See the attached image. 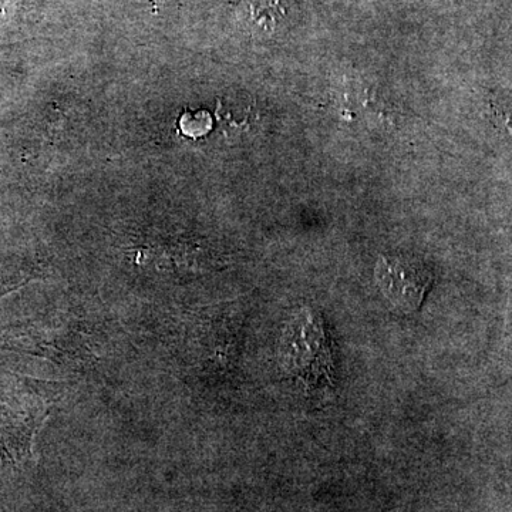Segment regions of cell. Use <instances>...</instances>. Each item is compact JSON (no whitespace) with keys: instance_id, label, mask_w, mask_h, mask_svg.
I'll return each mask as SVG.
<instances>
[{"instance_id":"obj_1","label":"cell","mask_w":512,"mask_h":512,"mask_svg":"<svg viewBox=\"0 0 512 512\" xmlns=\"http://www.w3.org/2000/svg\"><path fill=\"white\" fill-rule=\"evenodd\" d=\"M28 387L0 382V456L13 464L28 460L47 413L46 400Z\"/></svg>"},{"instance_id":"obj_2","label":"cell","mask_w":512,"mask_h":512,"mask_svg":"<svg viewBox=\"0 0 512 512\" xmlns=\"http://www.w3.org/2000/svg\"><path fill=\"white\" fill-rule=\"evenodd\" d=\"M281 357L285 369L303 380L306 386H315L322 380L330 382L332 350L322 320L309 312L295 318L284 333Z\"/></svg>"},{"instance_id":"obj_3","label":"cell","mask_w":512,"mask_h":512,"mask_svg":"<svg viewBox=\"0 0 512 512\" xmlns=\"http://www.w3.org/2000/svg\"><path fill=\"white\" fill-rule=\"evenodd\" d=\"M377 286L403 312L420 308L433 281V274L419 259L410 256H380L375 268Z\"/></svg>"},{"instance_id":"obj_4","label":"cell","mask_w":512,"mask_h":512,"mask_svg":"<svg viewBox=\"0 0 512 512\" xmlns=\"http://www.w3.org/2000/svg\"><path fill=\"white\" fill-rule=\"evenodd\" d=\"M286 16L281 0H249L247 5L248 23L261 32H274Z\"/></svg>"},{"instance_id":"obj_5","label":"cell","mask_w":512,"mask_h":512,"mask_svg":"<svg viewBox=\"0 0 512 512\" xmlns=\"http://www.w3.org/2000/svg\"><path fill=\"white\" fill-rule=\"evenodd\" d=\"M494 111L495 116L498 117V120L503 124L505 130H507L512 136V101L498 104Z\"/></svg>"}]
</instances>
